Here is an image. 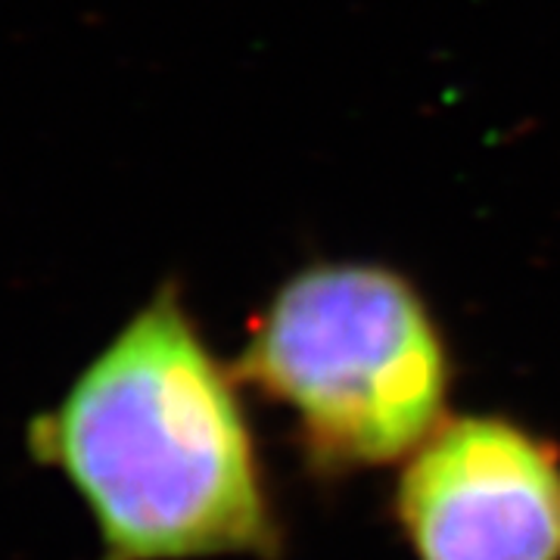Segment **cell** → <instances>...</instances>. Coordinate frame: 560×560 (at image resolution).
Instances as JSON below:
<instances>
[{
    "label": "cell",
    "instance_id": "1",
    "mask_svg": "<svg viewBox=\"0 0 560 560\" xmlns=\"http://www.w3.org/2000/svg\"><path fill=\"white\" fill-rule=\"evenodd\" d=\"M25 445L75 489L101 560L280 555L237 374L209 352L175 290L143 305L32 418Z\"/></svg>",
    "mask_w": 560,
    "mask_h": 560
},
{
    "label": "cell",
    "instance_id": "2",
    "mask_svg": "<svg viewBox=\"0 0 560 560\" xmlns=\"http://www.w3.org/2000/svg\"><path fill=\"white\" fill-rule=\"evenodd\" d=\"M234 374L293 411L320 474H349L408 458L440 427L452 364L408 280L315 265L261 308Z\"/></svg>",
    "mask_w": 560,
    "mask_h": 560
},
{
    "label": "cell",
    "instance_id": "3",
    "mask_svg": "<svg viewBox=\"0 0 560 560\" xmlns=\"http://www.w3.org/2000/svg\"><path fill=\"white\" fill-rule=\"evenodd\" d=\"M396 514L420 560H560V452L508 418H445L405 458Z\"/></svg>",
    "mask_w": 560,
    "mask_h": 560
}]
</instances>
